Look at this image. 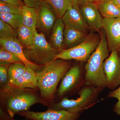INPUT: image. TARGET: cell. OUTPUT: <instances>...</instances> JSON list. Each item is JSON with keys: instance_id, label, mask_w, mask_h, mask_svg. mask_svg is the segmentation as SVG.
I'll list each match as a JSON object with an SVG mask.
<instances>
[{"instance_id": "cell-26", "label": "cell", "mask_w": 120, "mask_h": 120, "mask_svg": "<svg viewBox=\"0 0 120 120\" xmlns=\"http://www.w3.org/2000/svg\"><path fill=\"white\" fill-rule=\"evenodd\" d=\"M0 86L2 87L9 83L8 70L11 64L0 63Z\"/></svg>"}, {"instance_id": "cell-35", "label": "cell", "mask_w": 120, "mask_h": 120, "mask_svg": "<svg viewBox=\"0 0 120 120\" xmlns=\"http://www.w3.org/2000/svg\"><path fill=\"white\" fill-rule=\"evenodd\" d=\"M117 52H118V55H119V56H120V47L118 50H117Z\"/></svg>"}, {"instance_id": "cell-23", "label": "cell", "mask_w": 120, "mask_h": 120, "mask_svg": "<svg viewBox=\"0 0 120 120\" xmlns=\"http://www.w3.org/2000/svg\"><path fill=\"white\" fill-rule=\"evenodd\" d=\"M0 18L17 31L22 24V16L20 14L0 13Z\"/></svg>"}, {"instance_id": "cell-32", "label": "cell", "mask_w": 120, "mask_h": 120, "mask_svg": "<svg viewBox=\"0 0 120 120\" xmlns=\"http://www.w3.org/2000/svg\"><path fill=\"white\" fill-rule=\"evenodd\" d=\"M0 1L19 7H21L22 5L24 4L21 0H0Z\"/></svg>"}, {"instance_id": "cell-17", "label": "cell", "mask_w": 120, "mask_h": 120, "mask_svg": "<svg viewBox=\"0 0 120 120\" xmlns=\"http://www.w3.org/2000/svg\"><path fill=\"white\" fill-rule=\"evenodd\" d=\"M95 4L103 18L113 19L120 16V8L113 0H100Z\"/></svg>"}, {"instance_id": "cell-28", "label": "cell", "mask_w": 120, "mask_h": 120, "mask_svg": "<svg viewBox=\"0 0 120 120\" xmlns=\"http://www.w3.org/2000/svg\"><path fill=\"white\" fill-rule=\"evenodd\" d=\"M106 98H114L117 99V102L114 106L113 111L117 115L120 116V85L115 90L110 91Z\"/></svg>"}, {"instance_id": "cell-31", "label": "cell", "mask_w": 120, "mask_h": 120, "mask_svg": "<svg viewBox=\"0 0 120 120\" xmlns=\"http://www.w3.org/2000/svg\"><path fill=\"white\" fill-rule=\"evenodd\" d=\"M71 0L73 5L79 7V8L84 6L89 2L88 0Z\"/></svg>"}, {"instance_id": "cell-12", "label": "cell", "mask_w": 120, "mask_h": 120, "mask_svg": "<svg viewBox=\"0 0 120 120\" xmlns=\"http://www.w3.org/2000/svg\"><path fill=\"white\" fill-rule=\"evenodd\" d=\"M37 13L36 28L42 32H50L57 17L53 9L43 1L36 8Z\"/></svg>"}, {"instance_id": "cell-15", "label": "cell", "mask_w": 120, "mask_h": 120, "mask_svg": "<svg viewBox=\"0 0 120 120\" xmlns=\"http://www.w3.org/2000/svg\"><path fill=\"white\" fill-rule=\"evenodd\" d=\"M88 34L87 32L68 26H65L64 50L71 49L82 43L85 40Z\"/></svg>"}, {"instance_id": "cell-30", "label": "cell", "mask_w": 120, "mask_h": 120, "mask_svg": "<svg viewBox=\"0 0 120 120\" xmlns=\"http://www.w3.org/2000/svg\"><path fill=\"white\" fill-rule=\"evenodd\" d=\"M0 120H16L0 107Z\"/></svg>"}, {"instance_id": "cell-11", "label": "cell", "mask_w": 120, "mask_h": 120, "mask_svg": "<svg viewBox=\"0 0 120 120\" xmlns=\"http://www.w3.org/2000/svg\"><path fill=\"white\" fill-rule=\"evenodd\" d=\"M0 47L12 53L20 59L26 68L31 69L36 73L43 68L44 65L35 64L27 58L24 52L22 44L17 38H0Z\"/></svg>"}, {"instance_id": "cell-8", "label": "cell", "mask_w": 120, "mask_h": 120, "mask_svg": "<svg viewBox=\"0 0 120 120\" xmlns=\"http://www.w3.org/2000/svg\"><path fill=\"white\" fill-rule=\"evenodd\" d=\"M111 52L103 62V68L106 78V87L113 90L120 85V56L117 51Z\"/></svg>"}, {"instance_id": "cell-2", "label": "cell", "mask_w": 120, "mask_h": 120, "mask_svg": "<svg viewBox=\"0 0 120 120\" xmlns=\"http://www.w3.org/2000/svg\"><path fill=\"white\" fill-rule=\"evenodd\" d=\"M70 60L55 59L45 65L41 71L36 72L41 97L50 105L54 102L58 84L72 66Z\"/></svg>"}, {"instance_id": "cell-1", "label": "cell", "mask_w": 120, "mask_h": 120, "mask_svg": "<svg viewBox=\"0 0 120 120\" xmlns=\"http://www.w3.org/2000/svg\"><path fill=\"white\" fill-rule=\"evenodd\" d=\"M0 107L11 117L29 110L36 104L49 107L50 105L41 97L39 90L19 87L8 83L0 88Z\"/></svg>"}, {"instance_id": "cell-22", "label": "cell", "mask_w": 120, "mask_h": 120, "mask_svg": "<svg viewBox=\"0 0 120 120\" xmlns=\"http://www.w3.org/2000/svg\"><path fill=\"white\" fill-rule=\"evenodd\" d=\"M25 65L22 63L11 64L9 67V83L13 84L26 69Z\"/></svg>"}, {"instance_id": "cell-13", "label": "cell", "mask_w": 120, "mask_h": 120, "mask_svg": "<svg viewBox=\"0 0 120 120\" xmlns=\"http://www.w3.org/2000/svg\"><path fill=\"white\" fill-rule=\"evenodd\" d=\"M80 9L89 30L99 32L102 28L103 18L95 3L88 2Z\"/></svg>"}, {"instance_id": "cell-21", "label": "cell", "mask_w": 120, "mask_h": 120, "mask_svg": "<svg viewBox=\"0 0 120 120\" xmlns=\"http://www.w3.org/2000/svg\"><path fill=\"white\" fill-rule=\"evenodd\" d=\"M53 9L57 19L62 18L65 12L73 4L71 0H43Z\"/></svg>"}, {"instance_id": "cell-27", "label": "cell", "mask_w": 120, "mask_h": 120, "mask_svg": "<svg viewBox=\"0 0 120 120\" xmlns=\"http://www.w3.org/2000/svg\"><path fill=\"white\" fill-rule=\"evenodd\" d=\"M20 7L0 1V13L20 14Z\"/></svg>"}, {"instance_id": "cell-29", "label": "cell", "mask_w": 120, "mask_h": 120, "mask_svg": "<svg viewBox=\"0 0 120 120\" xmlns=\"http://www.w3.org/2000/svg\"><path fill=\"white\" fill-rule=\"evenodd\" d=\"M27 7L37 8L43 0H21Z\"/></svg>"}, {"instance_id": "cell-3", "label": "cell", "mask_w": 120, "mask_h": 120, "mask_svg": "<svg viewBox=\"0 0 120 120\" xmlns=\"http://www.w3.org/2000/svg\"><path fill=\"white\" fill-rule=\"evenodd\" d=\"M98 33L101 38L100 42L84 65L85 84L104 89L106 87V80L103 64L109 56V52L104 30L102 28Z\"/></svg>"}, {"instance_id": "cell-19", "label": "cell", "mask_w": 120, "mask_h": 120, "mask_svg": "<svg viewBox=\"0 0 120 120\" xmlns=\"http://www.w3.org/2000/svg\"><path fill=\"white\" fill-rule=\"evenodd\" d=\"M20 14L22 16L23 25L32 29L37 28V13L36 8L23 5L20 7Z\"/></svg>"}, {"instance_id": "cell-16", "label": "cell", "mask_w": 120, "mask_h": 120, "mask_svg": "<svg viewBox=\"0 0 120 120\" xmlns=\"http://www.w3.org/2000/svg\"><path fill=\"white\" fill-rule=\"evenodd\" d=\"M65 26L62 18L57 19L52 28V34L50 36V43L59 53L64 50Z\"/></svg>"}, {"instance_id": "cell-9", "label": "cell", "mask_w": 120, "mask_h": 120, "mask_svg": "<svg viewBox=\"0 0 120 120\" xmlns=\"http://www.w3.org/2000/svg\"><path fill=\"white\" fill-rule=\"evenodd\" d=\"M30 120H78L79 114L65 110H55L49 109L43 112H34L30 110L17 114Z\"/></svg>"}, {"instance_id": "cell-5", "label": "cell", "mask_w": 120, "mask_h": 120, "mask_svg": "<svg viewBox=\"0 0 120 120\" xmlns=\"http://www.w3.org/2000/svg\"><path fill=\"white\" fill-rule=\"evenodd\" d=\"M35 34L34 43L28 47H24V52L31 62L43 66L56 59L59 52L47 41L43 33H38L36 30Z\"/></svg>"}, {"instance_id": "cell-34", "label": "cell", "mask_w": 120, "mask_h": 120, "mask_svg": "<svg viewBox=\"0 0 120 120\" xmlns=\"http://www.w3.org/2000/svg\"><path fill=\"white\" fill-rule=\"evenodd\" d=\"M99 0H88L89 2H93V3H94L98 2Z\"/></svg>"}, {"instance_id": "cell-20", "label": "cell", "mask_w": 120, "mask_h": 120, "mask_svg": "<svg viewBox=\"0 0 120 120\" xmlns=\"http://www.w3.org/2000/svg\"><path fill=\"white\" fill-rule=\"evenodd\" d=\"M36 28L32 29L22 24L17 30V39L24 47H27L34 43Z\"/></svg>"}, {"instance_id": "cell-14", "label": "cell", "mask_w": 120, "mask_h": 120, "mask_svg": "<svg viewBox=\"0 0 120 120\" xmlns=\"http://www.w3.org/2000/svg\"><path fill=\"white\" fill-rule=\"evenodd\" d=\"M62 19L65 26L88 32V26L82 16L79 7L73 4L71 5L62 16Z\"/></svg>"}, {"instance_id": "cell-10", "label": "cell", "mask_w": 120, "mask_h": 120, "mask_svg": "<svg viewBox=\"0 0 120 120\" xmlns=\"http://www.w3.org/2000/svg\"><path fill=\"white\" fill-rule=\"evenodd\" d=\"M104 30L109 52L117 51L120 47V16L113 18H103Z\"/></svg>"}, {"instance_id": "cell-36", "label": "cell", "mask_w": 120, "mask_h": 120, "mask_svg": "<svg viewBox=\"0 0 120 120\" xmlns=\"http://www.w3.org/2000/svg\"></svg>"}, {"instance_id": "cell-25", "label": "cell", "mask_w": 120, "mask_h": 120, "mask_svg": "<svg viewBox=\"0 0 120 120\" xmlns=\"http://www.w3.org/2000/svg\"><path fill=\"white\" fill-rule=\"evenodd\" d=\"M0 63L11 64L15 63L23 64L21 60L15 54L1 47L0 49Z\"/></svg>"}, {"instance_id": "cell-7", "label": "cell", "mask_w": 120, "mask_h": 120, "mask_svg": "<svg viewBox=\"0 0 120 120\" xmlns=\"http://www.w3.org/2000/svg\"><path fill=\"white\" fill-rule=\"evenodd\" d=\"M85 76L84 66L76 64L72 66L61 80L57 92V96L63 98L79 91L86 84Z\"/></svg>"}, {"instance_id": "cell-18", "label": "cell", "mask_w": 120, "mask_h": 120, "mask_svg": "<svg viewBox=\"0 0 120 120\" xmlns=\"http://www.w3.org/2000/svg\"><path fill=\"white\" fill-rule=\"evenodd\" d=\"M12 84L22 88L39 90L36 72L31 69L27 68L24 73Z\"/></svg>"}, {"instance_id": "cell-4", "label": "cell", "mask_w": 120, "mask_h": 120, "mask_svg": "<svg viewBox=\"0 0 120 120\" xmlns=\"http://www.w3.org/2000/svg\"><path fill=\"white\" fill-rule=\"evenodd\" d=\"M103 88L85 84L79 92V97L76 99H69L64 97L60 102L52 103L50 109L65 110L79 114L94 104Z\"/></svg>"}, {"instance_id": "cell-24", "label": "cell", "mask_w": 120, "mask_h": 120, "mask_svg": "<svg viewBox=\"0 0 120 120\" xmlns=\"http://www.w3.org/2000/svg\"><path fill=\"white\" fill-rule=\"evenodd\" d=\"M0 37L1 38H17V31L0 19Z\"/></svg>"}, {"instance_id": "cell-6", "label": "cell", "mask_w": 120, "mask_h": 120, "mask_svg": "<svg viewBox=\"0 0 120 120\" xmlns=\"http://www.w3.org/2000/svg\"><path fill=\"white\" fill-rule=\"evenodd\" d=\"M101 38L99 34L91 32L85 40L75 47L62 50L57 55L56 59L75 60L78 62H86L90 56L98 46Z\"/></svg>"}, {"instance_id": "cell-33", "label": "cell", "mask_w": 120, "mask_h": 120, "mask_svg": "<svg viewBox=\"0 0 120 120\" xmlns=\"http://www.w3.org/2000/svg\"><path fill=\"white\" fill-rule=\"evenodd\" d=\"M113 0L120 8V0Z\"/></svg>"}]
</instances>
